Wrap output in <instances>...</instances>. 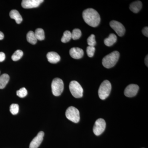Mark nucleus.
I'll return each instance as SVG.
<instances>
[{
  "label": "nucleus",
  "instance_id": "1",
  "mask_svg": "<svg viewBox=\"0 0 148 148\" xmlns=\"http://www.w3.org/2000/svg\"><path fill=\"white\" fill-rule=\"evenodd\" d=\"M82 16L85 22L91 27H97L101 21L99 13L92 8H88L84 11Z\"/></svg>",
  "mask_w": 148,
  "mask_h": 148
},
{
  "label": "nucleus",
  "instance_id": "2",
  "mask_svg": "<svg viewBox=\"0 0 148 148\" xmlns=\"http://www.w3.org/2000/svg\"><path fill=\"white\" fill-rule=\"evenodd\" d=\"M119 56V52L116 51L106 56L103 58L102 61L103 66L107 69L112 68L118 61Z\"/></svg>",
  "mask_w": 148,
  "mask_h": 148
},
{
  "label": "nucleus",
  "instance_id": "3",
  "mask_svg": "<svg viewBox=\"0 0 148 148\" xmlns=\"http://www.w3.org/2000/svg\"><path fill=\"white\" fill-rule=\"evenodd\" d=\"M112 86L108 80H106L101 84L99 90L98 95L101 100H104L108 97L111 92Z\"/></svg>",
  "mask_w": 148,
  "mask_h": 148
},
{
  "label": "nucleus",
  "instance_id": "4",
  "mask_svg": "<svg viewBox=\"0 0 148 148\" xmlns=\"http://www.w3.org/2000/svg\"><path fill=\"white\" fill-rule=\"evenodd\" d=\"M69 89L72 95L75 98H80L83 96V89L81 85L76 81H72L69 85Z\"/></svg>",
  "mask_w": 148,
  "mask_h": 148
},
{
  "label": "nucleus",
  "instance_id": "5",
  "mask_svg": "<svg viewBox=\"0 0 148 148\" xmlns=\"http://www.w3.org/2000/svg\"><path fill=\"white\" fill-rule=\"evenodd\" d=\"M64 89V84L62 79L58 78L53 79L51 83V89L53 95L59 96L63 92Z\"/></svg>",
  "mask_w": 148,
  "mask_h": 148
},
{
  "label": "nucleus",
  "instance_id": "6",
  "mask_svg": "<svg viewBox=\"0 0 148 148\" xmlns=\"http://www.w3.org/2000/svg\"><path fill=\"white\" fill-rule=\"evenodd\" d=\"M66 116L67 118L75 123H77L80 120L79 111L75 107L71 106L66 110Z\"/></svg>",
  "mask_w": 148,
  "mask_h": 148
},
{
  "label": "nucleus",
  "instance_id": "7",
  "mask_svg": "<svg viewBox=\"0 0 148 148\" xmlns=\"http://www.w3.org/2000/svg\"><path fill=\"white\" fill-rule=\"evenodd\" d=\"M106 122L103 119H99L95 121L93 127V132L95 135L98 136L104 132L106 127Z\"/></svg>",
  "mask_w": 148,
  "mask_h": 148
},
{
  "label": "nucleus",
  "instance_id": "8",
  "mask_svg": "<svg viewBox=\"0 0 148 148\" xmlns=\"http://www.w3.org/2000/svg\"><path fill=\"white\" fill-rule=\"evenodd\" d=\"M110 25L119 36H123L124 35L125 32V28L121 23L113 20L110 22Z\"/></svg>",
  "mask_w": 148,
  "mask_h": 148
},
{
  "label": "nucleus",
  "instance_id": "9",
  "mask_svg": "<svg viewBox=\"0 0 148 148\" xmlns=\"http://www.w3.org/2000/svg\"><path fill=\"white\" fill-rule=\"evenodd\" d=\"M43 1V0H23L21 6L24 8H35L38 7Z\"/></svg>",
  "mask_w": 148,
  "mask_h": 148
},
{
  "label": "nucleus",
  "instance_id": "10",
  "mask_svg": "<svg viewBox=\"0 0 148 148\" xmlns=\"http://www.w3.org/2000/svg\"><path fill=\"white\" fill-rule=\"evenodd\" d=\"M139 87L138 85L131 84L127 86L124 90V94L126 97H133L137 95Z\"/></svg>",
  "mask_w": 148,
  "mask_h": 148
},
{
  "label": "nucleus",
  "instance_id": "11",
  "mask_svg": "<svg viewBox=\"0 0 148 148\" xmlns=\"http://www.w3.org/2000/svg\"><path fill=\"white\" fill-rule=\"evenodd\" d=\"M44 132L40 131L32 141L29 146V148H38L39 147L43 140Z\"/></svg>",
  "mask_w": 148,
  "mask_h": 148
},
{
  "label": "nucleus",
  "instance_id": "12",
  "mask_svg": "<svg viewBox=\"0 0 148 148\" xmlns=\"http://www.w3.org/2000/svg\"><path fill=\"white\" fill-rule=\"evenodd\" d=\"M84 51L79 47H73L70 50V54L74 59H80L84 55Z\"/></svg>",
  "mask_w": 148,
  "mask_h": 148
},
{
  "label": "nucleus",
  "instance_id": "13",
  "mask_svg": "<svg viewBox=\"0 0 148 148\" xmlns=\"http://www.w3.org/2000/svg\"><path fill=\"white\" fill-rule=\"evenodd\" d=\"M48 61L49 63L55 64L58 63L61 60V57L58 53L53 51L49 52L47 55Z\"/></svg>",
  "mask_w": 148,
  "mask_h": 148
},
{
  "label": "nucleus",
  "instance_id": "14",
  "mask_svg": "<svg viewBox=\"0 0 148 148\" xmlns=\"http://www.w3.org/2000/svg\"><path fill=\"white\" fill-rule=\"evenodd\" d=\"M10 18L14 19L17 24H20L23 20L22 16L19 14L18 11L13 10L11 11L10 13Z\"/></svg>",
  "mask_w": 148,
  "mask_h": 148
},
{
  "label": "nucleus",
  "instance_id": "15",
  "mask_svg": "<svg viewBox=\"0 0 148 148\" xmlns=\"http://www.w3.org/2000/svg\"><path fill=\"white\" fill-rule=\"evenodd\" d=\"M142 3L140 1H135L130 4V9L134 13H138L142 8Z\"/></svg>",
  "mask_w": 148,
  "mask_h": 148
},
{
  "label": "nucleus",
  "instance_id": "16",
  "mask_svg": "<svg viewBox=\"0 0 148 148\" xmlns=\"http://www.w3.org/2000/svg\"><path fill=\"white\" fill-rule=\"evenodd\" d=\"M117 37L116 35L114 34H111L109 36L104 40V43L108 47H110L113 45L116 42Z\"/></svg>",
  "mask_w": 148,
  "mask_h": 148
},
{
  "label": "nucleus",
  "instance_id": "17",
  "mask_svg": "<svg viewBox=\"0 0 148 148\" xmlns=\"http://www.w3.org/2000/svg\"><path fill=\"white\" fill-rule=\"evenodd\" d=\"M10 77L7 74H3L0 76V89H3L8 83Z\"/></svg>",
  "mask_w": 148,
  "mask_h": 148
},
{
  "label": "nucleus",
  "instance_id": "18",
  "mask_svg": "<svg viewBox=\"0 0 148 148\" xmlns=\"http://www.w3.org/2000/svg\"><path fill=\"white\" fill-rule=\"evenodd\" d=\"M27 41L32 45H35L37 43V39L35 36L34 32L30 31L28 32L27 36Z\"/></svg>",
  "mask_w": 148,
  "mask_h": 148
},
{
  "label": "nucleus",
  "instance_id": "19",
  "mask_svg": "<svg viewBox=\"0 0 148 148\" xmlns=\"http://www.w3.org/2000/svg\"><path fill=\"white\" fill-rule=\"evenodd\" d=\"M34 33L37 40L42 41L45 39V32L42 29L40 28L37 29H36Z\"/></svg>",
  "mask_w": 148,
  "mask_h": 148
},
{
  "label": "nucleus",
  "instance_id": "20",
  "mask_svg": "<svg viewBox=\"0 0 148 148\" xmlns=\"http://www.w3.org/2000/svg\"><path fill=\"white\" fill-rule=\"evenodd\" d=\"M71 38V33L70 31H66L64 32V35L61 38V41L62 42L66 43L69 42Z\"/></svg>",
  "mask_w": 148,
  "mask_h": 148
},
{
  "label": "nucleus",
  "instance_id": "21",
  "mask_svg": "<svg viewBox=\"0 0 148 148\" xmlns=\"http://www.w3.org/2000/svg\"><path fill=\"white\" fill-rule=\"evenodd\" d=\"M23 55V51L21 50H17L13 53L12 56V59L13 61H16L21 59Z\"/></svg>",
  "mask_w": 148,
  "mask_h": 148
},
{
  "label": "nucleus",
  "instance_id": "22",
  "mask_svg": "<svg viewBox=\"0 0 148 148\" xmlns=\"http://www.w3.org/2000/svg\"><path fill=\"white\" fill-rule=\"evenodd\" d=\"M81 36V31L78 29H74L71 33L72 38L74 40L79 39Z\"/></svg>",
  "mask_w": 148,
  "mask_h": 148
},
{
  "label": "nucleus",
  "instance_id": "23",
  "mask_svg": "<svg viewBox=\"0 0 148 148\" xmlns=\"http://www.w3.org/2000/svg\"><path fill=\"white\" fill-rule=\"evenodd\" d=\"M28 92L25 88L23 87L20 88L16 91V95L20 98H23L26 97L27 95Z\"/></svg>",
  "mask_w": 148,
  "mask_h": 148
},
{
  "label": "nucleus",
  "instance_id": "24",
  "mask_svg": "<svg viewBox=\"0 0 148 148\" xmlns=\"http://www.w3.org/2000/svg\"><path fill=\"white\" fill-rule=\"evenodd\" d=\"M87 43L89 46L94 47L96 42L95 40V35L91 34L87 39Z\"/></svg>",
  "mask_w": 148,
  "mask_h": 148
},
{
  "label": "nucleus",
  "instance_id": "25",
  "mask_svg": "<svg viewBox=\"0 0 148 148\" xmlns=\"http://www.w3.org/2000/svg\"><path fill=\"white\" fill-rule=\"evenodd\" d=\"M19 111V107L16 104H12L10 106V112L13 115H16L18 114Z\"/></svg>",
  "mask_w": 148,
  "mask_h": 148
},
{
  "label": "nucleus",
  "instance_id": "26",
  "mask_svg": "<svg viewBox=\"0 0 148 148\" xmlns=\"http://www.w3.org/2000/svg\"><path fill=\"white\" fill-rule=\"evenodd\" d=\"M95 48L94 47L88 46L86 49V52L88 57H92L95 53Z\"/></svg>",
  "mask_w": 148,
  "mask_h": 148
},
{
  "label": "nucleus",
  "instance_id": "27",
  "mask_svg": "<svg viewBox=\"0 0 148 148\" xmlns=\"http://www.w3.org/2000/svg\"><path fill=\"white\" fill-rule=\"evenodd\" d=\"M142 32H143V34L144 36H145L148 37V27H145L143 29V31H142Z\"/></svg>",
  "mask_w": 148,
  "mask_h": 148
},
{
  "label": "nucleus",
  "instance_id": "28",
  "mask_svg": "<svg viewBox=\"0 0 148 148\" xmlns=\"http://www.w3.org/2000/svg\"><path fill=\"white\" fill-rule=\"evenodd\" d=\"M5 58V54L3 52H0V62L4 61Z\"/></svg>",
  "mask_w": 148,
  "mask_h": 148
},
{
  "label": "nucleus",
  "instance_id": "29",
  "mask_svg": "<svg viewBox=\"0 0 148 148\" xmlns=\"http://www.w3.org/2000/svg\"><path fill=\"white\" fill-rule=\"evenodd\" d=\"M4 37V35L2 32H0V40H3Z\"/></svg>",
  "mask_w": 148,
  "mask_h": 148
},
{
  "label": "nucleus",
  "instance_id": "30",
  "mask_svg": "<svg viewBox=\"0 0 148 148\" xmlns=\"http://www.w3.org/2000/svg\"><path fill=\"white\" fill-rule=\"evenodd\" d=\"M148 55H147V56H146L145 58V63L146 66H147V67L148 66Z\"/></svg>",
  "mask_w": 148,
  "mask_h": 148
},
{
  "label": "nucleus",
  "instance_id": "31",
  "mask_svg": "<svg viewBox=\"0 0 148 148\" xmlns=\"http://www.w3.org/2000/svg\"><path fill=\"white\" fill-rule=\"evenodd\" d=\"M0 73H1V72H0Z\"/></svg>",
  "mask_w": 148,
  "mask_h": 148
}]
</instances>
